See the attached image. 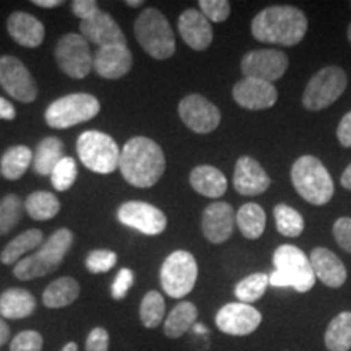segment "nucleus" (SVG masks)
I'll use <instances>...</instances> for the list:
<instances>
[{
    "label": "nucleus",
    "mask_w": 351,
    "mask_h": 351,
    "mask_svg": "<svg viewBox=\"0 0 351 351\" xmlns=\"http://www.w3.org/2000/svg\"><path fill=\"white\" fill-rule=\"evenodd\" d=\"M189 181L195 192L208 199H219L226 194L228 181L225 174L210 165H200L191 171Z\"/></svg>",
    "instance_id": "obj_25"
},
{
    "label": "nucleus",
    "mask_w": 351,
    "mask_h": 351,
    "mask_svg": "<svg viewBox=\"0 0 351 351\" xmlns=\"http://www.w3.org/2000/svg\"><path fill=\"white\" fill-rule=\"evenodd\" d=\"M56 62L65 75L75 80H82L93 69L90 43L80 33H67L57 43Z\"/></svg>",
    "instance_id": "obj_11"
},
{
    "label": "nucleus",
    "mask_w": 351,
    "mask_h": 351,
    "mask_svg": "<svg viewBox=\"0 0 351 351\" xmlns=\"http://www.w3.org/2000/svg\"><path fill=\"white\" fill-rule=\"evenodd\" d=\"M98 10V2H95V0H75V2H72L73 15L82 21L91 19Z\"/></svg>",
    "instance_id": "obj_46"
},
{
    "label": "nucleus",
    "mask_w": 351,
    "mask_h": 351,
    "mask_svg": "<svg viewBox=\"0 0 351 351\" xmlns=\"http://www.w3.org/2000/svg\"><path fill=\"white\" fill-rule=\"evenodd\" d=\"M80 296V285L72 276H60L49 283L43 293V304L49 309H60L75 302Z\"/></svg>",
    "instance_id": "obj_27"
},
{
    "label": "nucleus",
    "mask_w": 351,
    "mask_h": 351,
    "mask_svg": "<svg viewBox=\"0 0 351 351\" xmlns=\"http://www.w3.org/2000/svg\"><path fill=\"white\" fill-rule=\"evenodd\" d=\"M119 169L130 186L148 189L160 181L166 169L161 147L148 137H134L121 150Z\"/></svg>",
    "instance_id": "obj_1"
},
{
    "label": "nucleus",
    "mask_w": 351,
    "mask_h": 351,
    "mask_svg": "<svg viewBox=\"0 0 351 351\" xmlns=\"http://www.w3.org/2000/svg\"><path fill=\"white\" fill-rule=\"evenodd\" d=\"M36 311V298L28 289L8 288L0 295V315L3 319H26Z\"/></svg>",
    "instance_id": "obj_26"
},
{
    "label": "nucleus",
    "mask_w": 351,
    "mask_h": 351,
    "mask_svg": "<svg viewBox=\"0 0 351 351\" xmlns=\"http://www.w3.org/2000/svg\"><path fill=\"white\" fill-rule=\"evenodd\" d=\"M346 85H348V77L343 69L335 67V65L320 69L307 82L304 93H302V104L307 111H322L332 106L345 93Z\"/></svg>",
    "instance_id": "obj_10"
},
{
    "label": "nucleus",
    "mask_w": 351,
    "mask_h": 351,
    "mask_svg": "<svg viewBox=\"0 0 351 351\" xmlns=\"http://www.w3.org/2000/svg\"><path fill=\"white\" fill-rule=\"evenodd\" d=\"M99 99L90 93H72L57 98L47 106L44 119L52 129H69L98 116Z\"/></svg>",
    "instance_id": "obj_8"
},
{
    "label": "nucleus",
    "mask_w": 351,
    "mask_h": 351,
    "mask_svg": "<svg viewBox=\"0 0 351 351\" xmlns=\"http://www.w3.org/2000/svg\"><path fill=\"white\" fill-rule=\"evenodd\" d=\"M135 38L143 51L156 60L169 59L176 52V36L166 16L158 8H145L134 25Z\"/></svg>",
    "instance_id": "obj_6"
},
{
    "label": "nucleus",
    "mask_w": 351,
    "mask_h": 351,
    "mask_svg": "<svg viewBox=\"0 0 351 351\" xmlns=\"http://www.w3.org/2000/svg\"><path fill=\"white\" fill-rule=\"evenodd\" d=\"M0 86L20 103H33L38 98V85L28 67L13 56L0 57Z\"/></svg>",
    "instance_id": "obj_12"
},
{
    "label": "nucleus",
    "mask_w": 351,
    "mask_h": 351,
    "mask_svg": "<svg viewBox=\"0 0 351 351\" xmlns=\"http://www.w3.org/2000/svg\"><path fill=\"white\" fill-rule=\"evenodd\" d=\"M64 143L57 137H46L38 143L33 153V169L39 176H51L64 158Z\"/></svg>",
    "instance_id": "obj_29"
},
{
    "label": "nucleus",
    "mask_w": 351,
    "mask_h": 351,
    "mask_svg": "<svg viewBox=\"0 0 351 351\" xmlns=\"http://www.w3.org/2000/svg\"><path fill=\"white\" fill-rule=\"evenodd\" d=\"M199 7L205 19L215 23L226 21L231 13V3L228 0H200Z\"/></svg>",
    "instance_id": "obj_41"
},
{
    "label": "nucleus",
    "mask_w": 351,
    "mask_h": 351,
    "mask_svg": "<svg viewBox=\"0 0 351 351\" xmlns=\"http://www.w3.org/2000/svg\"><path fill=\"white\" fill-rule=\"evenodd\" d=\"M199 317V311L194 302L181 301L168 314L163 322V332L168 339H181L184 333L194 327L195 320Z\"/></svg>",
    "instance_id": "obj_28"
},
{
    "label": "nucleus",
    "mask_w": 351,
    "mask_h": 351,
    "mask_svg": "<svg viewBox=\"0 0 351 351\" xmlns=\"http://www.w3.org/2000/svg\"><path fill=\"white\" fill-rule=\"evenodd\" d=\"M75 236L69 228H60L52 232L51 238L44 241L36 254L26 256L15 263L13 267V275L23 282L41 278L56 271L64 262L65 256L73 245Z\"/></svg>",
    "instance_id": "obj_3"
},
{
    "label": "nucleus",
    "mask_w": 351,
    "mask_h": 351,
    "mask_svg": "<svg viewBox=\"0 0 351 351\" xmlns=\"http://www.w3.org/2000/svg\"><path fill=\"white\" fill-rule=\"evenodd\" d=\"M178 29L184 43L194 51L208 49L213 41L212 23L197 8H187L178 20Z\"/></svg>",
    "instance_id": "obj_22"
},
{
    "label": "nucleus",
    "mask_w": 351,
    "mask_h": 351,
    "mask_svg": "<svg viewBox=\"0 0 351 351\" xmlns=\"http://www.w3.org/2000/svg\"><path fill=\"white\" fill-rule=\"evenodd\" d=\"M85 351H109V333L106 328L95 327L88 333Z\"/></svg>",
    "instance_id": "obj_45"
},
{
    "label": "nucleus",
    "mask_w": 351,
    "mask_h": 351,
    "mask_svg": "<svg viewBox=\"0 0 351 351\" xmlns=\"http://www.w3.org/2000/svg\"><path fill=\"white\" fill-rule=\"evenodd\" d=\"M270 178L258 161L251 156H241L236 163L232 184L241 195L256 197L270 187Z\"/></svg>",
    "instance_id": "obj_21"
},
{
    "label": "nucleus",
    "mask_w": 351,
    "mask_h": 351,
    "mask_svg": "<svg viewBox=\"0 0 351 351\" xmlns=\"http://www.w3.org/2000/svg\"><path fill=\"white\" fill-rule=\"evenodd\" d=\"M80 34L88 43L96 44L99 47L127 44L125 34L117 25V21L101 8L91 19L80 21Z\"/></svg>",
    "instance_id": "obj_19"
},
{
    "label": "nucleus",
    "mask_w": 351,
    "mask_h": 351,
    "mask_svg": "<svg viewBox=\"0 0 351 351\" xmlns=\"http://www.w3.org/2000/svg\"><path fill=\"white\" fill-rule=\"evenodd\" d=\"M236 225L244 238L258 239L265 231L267 215L257 204H244L236 213Z\"/></svg>",
    "instance_id": "obj_33"
},
{
    "label": "nucleus",
    "mask_w": 351,
    "mask_h": 351,
    "mask_svg": "<svg viewBox=\"0 0 351 351\" xmlns=\"http://www.w3.org/2000/svg\"><path fill=\"white\" fill-rule=\"evenodd\" d=\"M127 5H129V7H142L143 5V2H142V0H127Z\"/></svg>",
    "instance_id": "obj_53"
},
{
    "label": "nucleus",
    "mask_w": 351,
    "mask_h": 351,
    "mask_svg": "<svg viewBox=\"0 0 351 351\" xmlns=\"http://www.w3.org/2000/svg\"><path fill=\"white\" fill-rule=\"evenodd\" d=\"M25 202L16 194H8L0 200V236H7L23 217Z\"/></svg>",
    "instance_id": "obj_38"
},
{
    "label": "nucleus",
    "mask_w": 351,
    "mask_h": 351,
    "mask_svg": "<svg viewBox=\"0 0 351 351\" xmlns=\"http://www.w3.org/2000/svg\"><path fill=\"white\" fill-rule=\"evenodd\" d=\"M132 52L127 44H116V46L98 47L93 57V69L99 77L108 80H117L130 72Z\"/></svg>",
    "instance_id": "obj_20"
},
{
    "label": "nucleus",
    "mask_w": 351,
    "mask_h": 351,
    "mask_svg": "<svg viewBox=\"0 0 351 351\" xmlns=\"http://www.w3.org/2000/svg\"><path fill=\"white\" fill-rule=\"evenodd\" d=\"M117 219L122 225L147 236L161 234L168 226V218L155 205L147 202H124L117 210Z\"/></svg>",
    "instance_id": "obj_13"
},
{
    "label": "nucleus",
    "mask_w": 351,
    "mask_h": 351,
    "mask_svg": "<svg viewBox=\"0 0 351 351\" xmlns=\"http://www.w3.org/2000/svg\"><path fill=\"white\" fill-rule=\"evenodd\" d=\"M179 117L195 134H210L221 122V112L202 95H187L179 103Z\"/></svg>",
    "instance_id": "obj_15"
},
{
    "label": "nucleus",
    "mask_w": 351,
    "mask_h": 351,
    "mask_svg": "<svg viewBox=\"0 0 351 351\" xmlns=\"http://www.w3.org/2000/svg\"><path fill=\"white\" fill-rule=\"evenodd\" d=\"M33 3L43 8H56L62 5V0H33Z\"/></svg>",
    "instance_id": "obj_50"
},
{
    "label": "nucleus",
    "mask_w": 351,
    "mask_h": 351,
    "mask_svg": "<svg viewBox=\"0 0 351 351\" xmlns=\"http://www.w3.org/2000/svg\"><path fill=\"white\" fill-rule=\"evenodd\" d=\"M324 343L328 351H350L351 350V313L345 311L335 315L328 324Z\"/></svg>",
    "instance_id": "obj_32"
},
{
    "label": "nucleus",
    "mask_w": 351,
    "mask_h": 351,
    "mask_svg": "<svg viewBox=\"0 0 351 351\" xmlns=\"http://www.w3.org/2000/svg\"><path fill=\"white\" fill-rule=\"evenodd\" d=\"M252 36L265 44L296 46L307 32V19L300 8L274 5L257 13L251 25Z\"/></svg>",
    "instance_id": "obj_2"
},
{
    "label": "nucleus",
    "mask_w": 351,
    "mask_h": 351,
    "mask_svg": "<svg viewBox=\"0 0 351 351\" xmlns=\"http://www.w3.org/2000/svg\"><path fill=\"white\" fill-rule=\"evenodd\" d=\"M276 230L287 238H298L304 231L302 215L287 204H278L274 210Z\"/></svg>",
    "instance_id": "obj_35"
},
{
    "label": "nucleus",
    "mask_w": 351,
    "mask_h": 351,
    "mask_svg": "<svg viewBox=\"0 0 351 351\" xmlns=\"http://www.w3.org/2000/svg\"><path fill=\"white\" fill-rule=\"evenodd\" d=\"M25 210L28 217L36 221H47L59 213L60 200L52 192L38 191L28 195L25 200Z\"/></svg>",
    "instance_id": "obj_34"
},
{
    "label": "nucleus",
    "mask_w": 351,
    "mask_h": 351,
    "mask_svg": "<svg viewBox=\"0 0 351 351\" xmlns=\"http://www.w3.org/2000/svg\"><path fill=\"white\" fill-rule=\"evenodd\" d=\"M311 265H313L315 278H319L328 288L343 287L348 271H346L345 263L340 261L337 254L328 251L326 247H315L311 252Z\"/></svg>",
    "instance_id": "obj_23"
},
{
    "label": "nucleus",
    "mask_w": 351,
    "mask_h": 351,
    "mask_svg": "<svg viewBox=\"0 0 351 351\" xmlns=\"http://www.w3.org/2000/svg\"><path fill=\"white\" fill-rule=\"evenodd\" d=\"M43 335L36 330H23L12 339L10 351H43Z\"/></svg>",
    "instance_id": "obj_42"
},
{
    "label": "nucleus",
    "mask_w": 351,
    "mask_h": 351,
    "mask_svg": "<svg viewBox=\"0 0 351 351\" xmlns=\"http://www.w3.org/2000/svg\"><path fill=\"white\" fill-rule=\"evenodd\" d=\"M340 182H341V186H343L345 189H348V191H351V165L343 171Z\"/></svg>",
    "instance_id": "obj_51"
},
{
    "label": "nucleus",
    "mask_w": 351,
    "mask_h": 351,
    "mask_svg": "<svg viewBox=\"0 0 351 351\" xmlns=\"http://www.w3.org/2000/svg\"><path fill=\"white\" fill-rule=\"evenodd\" d=\"M134 287V271L130 269H121L119 274L116 275L111 285V296L112 300L121 301L124 300L129 289Z\"/></svg>",
    "instance_id": "obj_43"
},
{
    "label": "nucleus",
    "mask_w": 351,
    "mask_h": 351,
    "mask_svg": "<svg viewBox=\"0 0 351 351\" xmlns=\"http://www.w3.org/2000/svg\"><path fill=\"white\" fill-rule=\"evenodd\" d=\"M117 263V254L112 251H108V249H96V251H91L86 256L85 265L86 270L90 274H106L111 269H114Z\"/></svg>",
    "instance_id": "obj_40"
},
{
    "label": "nucleus",
    "mask_w": 351,
    "mask_h": 351,
    "mask_svg": "<svg viewBox=\"0 0 351 351\" xmlns=\"http://www.w3.org/2000/svg\"><path fill=\"white\" fill-rule=\"evenodd\" d=\"M33 165V152L26 145H15L7 148L0 158V174L8 181H16Z\"/></svg>",
    "instance_id": "obj_30"
},
{
    "label": "nucleus",
    "mask_w": 351,
    "mask_h": 351,
    "mask_svg": "<svg viewBox=\"0 0 351 351\" xmlns=\"http://www.w3.org/2000/svg\"><path fill=\"white\" fill-rule=\"evenodd\" d=\"M77 153L83 166L93 173L111 174L119 168V145L104 132H83L77 140Z\"/></svg>",
    "instance_id": "obj_7"
},
{
    "label": "nucleus",
    "mask_w": 351,
    "mask_h": 351,
    "mask_svg": "<svg viewBox=\"0 0 351 351\" xmlns=\"http://www.w3.org/2000/svg\"><path fill=\"white\" fill-rule=\"evenodd\" d=\"M78 168L77 161L72 156H64L51 173V182L56 191L65 192L77 181Z\"/></svg>",
    "instance_id": "obj_39"
},
{
    "label": "nucleus",
    "mask_w": 351,
    "mask_h": 351,
    "mask_svg": "<svg viewBox=\"0 0 351 351\" xmlns=\"http://www.w3.org/2000/svg\"><path fill=\"white\" fill-rule=\"evenodd\" d=\"M275 271L269 275L270 285L275 288H293L307 293L314 288L315 275L309 257L300 247L283 244L274 252Z\"/></svg>",
    "instance_id": "obj_4"
},
{
    "label": "nucleus",
    "mask_w": 351,
    "mask_h": 351,
    "mask_svg": "<svg viewBox=\"0 0 351 351\" xmlns=\"http://www.w3.org/2000/svg\"><path fill=\"white\" fill-rule=\"evenodd\" d=\"M199 276L195 257L187 251H174L165 258L160 270L163 291L174 300H182L192 291Z\"/></svg>",
    "instance_id": "obj_9"
},
{
    "label": "nucleus",
    "mask_w": 351,
    "mask_h": 351,
    "mask_svg": "<svg viewBox=\"0 0 351 351\" xmlns=\"http://www.w3.org/2000/svg\"><path fill=\"white\" fill-rule=\"evenodd\" d=\"M232 98L241 108L249 111H262V109L274 108L278 99V91L274 83L258 78H243L232 86Z\"/></svg>",
    "instance_id": "obj_17"
},
{
    "label": "nucleus",
    "mask_w": 351,
    "mask_h": 351,
    "mask_svg": "<svg viewBox=\"0 0 351 351\" xmlns=\"http://www.w3.org/2000/svg\"><path fill=\"white\" fill-rule=\"evenodd\" d=\"M60 351H78V345L75 343V341H69V343L65 345Z\"/></svg>",
    "instance_id": "obj_52"
},
{
    "label": "nucleus",
    "mask_w": 351,
    "mask_h": 351,
    "mask_svg": "<svg viewBox=\"0 0 351 351\" xmlns=\"http://www.w3.org/2000/svg\"><path fill=\"white\" fill-rule=\"evenodd\" d=\"M337 138L341 147L351 148V111L345 114L343 119L340 121L339 129H337Z\"/></svg>",
    "instance_id": "obj_47"
},
{
    "label": "nucleus",
    "mask_w": 351,
    "mask_h": 351,
    "mask_svg": "<svg viewBox=\"0 0 351 351\" xmlns=\"http://www.w3.org/2000/svg\"><path fill=\"white\" fill-rule=\"evenodd\" d=\"M288 69V57L278 49H256L247 52L241 60V72L244 78L274 83L285 75Z\"/></svg>",
    "instance_id": "obj_14"
},
{
    "label": "nucleus",
    "mask_w": 351,
    "mask_h": 351,
    "mask_svg": "<svg viewBox=\"0 0 351 351\" xmlns=\"http://www.w3.org/2000/svg\"><path fill=\"white\" fill-rule=\"evenodd\" d=\"M10 339V328H8L7 322L0 317V346H3Z\"/></svg>",
    "instance_id": "obj_49"
},
{
    "label": "nucleus",
    "mask_w": 351,
    "mask_h": 351,
    "mask_svg": "<svg viewBox=\"0 0 351 351\" xmlns=\"http://www.w3.org/2000/svg\"><path fill=\"white\" fill-rule=\"evenodd\" d=\"M44 241L41 230H28L21 234L13 238L0 254V262L3 265H12L23 258L25 254L34 251L36 247H41Z\"/></svg>",
    "instance_id": "obj_31"
},
{
    "label": "nucleus",
    "mask_w": 351,
    "mask_h": 351,
    "mask_svg": "<svg viewBox=\"0 0 351 351\" xmlns=\"http://www.w3.org/2000/svg\"><path fill=\"white\" fill-rule=\"evenodd\" d=\"M291 182L302 199L313 205H326L335 192L332 176L319 158L304 155L291 168Z\"/></svg>",
    "instance_id": "obj_5"
},
{
    "label": "nucleus",
    "mask_w": 351,
    "mask_h": 351,
    "mask_svg": "<svg viewBox=\"0 0 351 351\" xmlns=\"http://www.w3.org/2000/svg\"><path fill=\"white\" fill-rule=\"evenodd\" d=\"M16 117V109L10 101L0 96V121H13Z\"/></svg>",
    "instance_id": "obj_48"
},
{
    "label": "nucleus",
    "mask_w": 351,
    "mask_h": 351,
    "mask_svg": "<svg viewBox=\"0 0 351 351\" xmlns=\"http://www.w3.org/2000/svg\"><path fill=\"white\" fill-rule=\"evenodd\" d=\"M166 302L161 293L148 291L140 302V320L147 328H156L165 322Z\"/></svg>",
    "instance_id": "obj_37"
},
{
    "label": "nucleus",
    "mask_w": 351,
    "mask_h": 351,
    "mask_svg": "<svg viewBox=\"0 0 351 351\" xmlns=\"http://www.w3.org/2000/svg\"><path fill=\"white\" fill-rule=\"evenodd\" d=\"M333 236L337 244L346 252L351 254V218L341 217L333 225Z\"/></svg>",
    "instance_id": "obj_44"
},
{
    "label": "nucleus",
    "mask_w": 351,
    "mask_h": 351,
    "mask_svg": "<svg viewBox=\"0 0 351 351\" xmlns=\"http://www.w3.org/2000/svg\"><path fill=\"white\" fill-rule=\"evenodd\" d=\"M236 213L226 202H213L202 215V232L212 244H223L234 231Z\"/></svg>",
    "instance_id": "obj_18"
},
{
    "label": "nucleus",
    "mask_w": 351,
    "mask_h": 351,
    "mask_svg": "<svg viewBox=\"0 0 351 351\" xmlns=\"http://www.w3.org/2000/svg\"><path fill=\"white\" fill-rule=\"evenodd\" d=\"M262 322V314L256 307L244 302H230L217 313L215 324L226 335L245 337L257 330Z\"/></svg>",
    "instance_id": "obj_16"
},
{
    "label": "nucleus",
    "mask_w": 351,
    "mask_h": 351,
    "mask_svg": "<svg viewBox=\"0 0 351 351\" xmlns=\"http://www.w3.org/2000/svg\"><path fill=\"white\" fill-rule=\"evenodd\" d=\"M7 29L13 41L23 47H39L46 38L44 25L26 12H13L7 20Z\"/></svg>",
    "instance_id": "obj_24"
},
{
    "label": "nucleus",
    "mask_w": 351,
    "mask_h": 351,
    "mask_svg": "<svg viewBox=\"0 0 351 351\" xmlns=\"http://www.w3.org/2000/svg\"><path fill=\"white\" fill-rule=\"evenodd\" d=\"M348 41L351 43V23H350V26H348Z\"/></svg>",
    "instance_id": "obj_54"
},
{
    "label": "nucleus",
    "mask_w": 351,
    "mask_h": 351,
    "mask_svg": "<svg viewBox=\"0 0 351 351\" xmlns=\"http://www.w3.org/2000/svg\"><path fill=\"white\" fill-rule=\"evenodd\" d=\"M270 280L267 274H252L245 278L241 280V282L234 287V295L238 298L239 302H244V304H252L261 300V298L265 295L267 288H269Z\"/></svg>",
    "instance_id": "obj_36"
}]
</instances>
